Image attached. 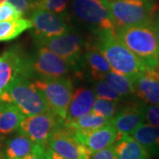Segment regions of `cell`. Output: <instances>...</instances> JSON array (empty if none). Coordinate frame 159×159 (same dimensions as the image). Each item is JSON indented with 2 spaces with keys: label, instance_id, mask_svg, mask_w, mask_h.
Segmentation results:
<instances>
[{
  "label": "cell",
  "instance_id": "52a82bcc",
  "mask_svg": "<svg viewBox=\"0 0 159 159\" xmlns=\"http://www.w3.org/2000/svg\"><path fill=\"white\" fill-rule=\"evenodd\" d=\"M32 78V59L18 46L11 47L0 57V95L18 77Z\"/></svg>",
  "mask_w": 159,
  "mask_h": 159
},
{
  "label": "cell",
  "instance_id": "603a6c76",
  "mask_svg": "<svg viewBox=\"0 0 159 159\" xmlns=\"http://www.w3.org/2000/svg\"><path fill=\"white\" fill-rule=\"evenodd\" d=\"M32 29L29 19H16L12 20L0 21V42H7L17 38L26 30Z\"/></svg>",
  "mask_w": 159,
  "mask_h": 159
},
{
  "label": "cell",
  "instance_id": "4fadbf2b",
  "mask_svg": "<svg viewBox=\"0 0 159 159\" xmlns=\"http://www.w3.org/2000/svg\"><path fill=\"white\" fill-rule=\"evenodd\" d=\"M144 104L138 101H129L119 110L111 119L119 135H131L138 126L143 124Z\"/></svg>",
  "mask_w": 159,
  "mask_h": 159
},
{
  "label": "cell",
  "instance_id": "ffe728a7",
  "mask_svg": "<svg viewBox=\"0 0 159 159\" xmlns=\"http://www.w3.org/2000/svg\"><path fill=\"white\" fill-rule=\"evenodd\" d=\"M142 144L149 154L159 155V127L149 124H142L131 134Z\"/></svg>",
  "mask_w": 159,
  "mask_h": 159
},
{
  "label": "cell",
  "instance_id": "f1b7e54d",
  "mask_svg": "<svg viewBox=\"0 0 159 159\" xmlns=\"http://www.w3.org/2000/svg\"><path fill=\"white\" fill-rule=\"evenodd\" d=\"M144 120L149 125L159 127V105L144 104Z\"/></svg>",
  "mask_w": 159,
  "mask_h": 159
},
{
  "label": "cell",
  "instance_id": "cb8c5ba5",
  "mask_svg": "<svg viewBox=\"0 0 159 159\" xmlns=\"http://www.w3.org/2000/svg\"><path fill=\"white\" fill-rule=\"evenodd\" d=\"M103 80H105L122 98L134 94L133 80L124 74L116 73L114 71H110L104 75Z\"/></svg>",
  "mask_w": 159,
  "mask_h": 159
},
{
  "label": "cell",
  "instance_id": "30bf717a",
  "mask_svg": "<svg viewBox=\"0 0 159 159\" xmlns=\"http://www.w3.org/2000/svg\"><path fill=\"white\" fill-rule=\"evenodd\" d=\"M63 119L52 132L48 141V147L65 159H89L91 152L89 148L75 140L72 132L63 124Z\"/></svg>",
  "mask_w": 159,
  "mask_h": 159
},
{
  "label": "cell",
  "instance_id": "e0dca14e",
  "mask_svg": "<svg viewBox=\"0 0 159 159\" xmlns=\"http://www.w3.org/2000/svg\"><path fill=\"white\" fill-rule=\"evenodd\" d=\"M113 149L117 159H151L148 150L131 135H119Z\"/></svg>",
  "mask_w": 159,
  "mask_h": 159
},
{
  "label": "cell",
  "instance_id": "d6986e66",
  "mask_svg": "<svg viewBox=\"0 0 159 159\" xmlns=\"http://www.w3.org/2000/svg\"><path fill=\"white\" fill-rule=\"evenodd\" d=\"M25 116L11 102H0V134L9 135L16 132Z\"/></svg>",
  "mask_w": 159,
  "mask_h": 159
},
{
  "label": "cell",
  "instance_id": "d590c367",
  "mask_svg": "<svg viewBox=\"0 0 159 159\" xmlns=\"http://www.w3.org/2000/svg\"><path fill=\"white\" fill-rule=\"evenodd\" d=\"M158 60H159V55H158Z\"/></svg>",
  "mask_w": 159,
  "mask_h": 159
},
{
  "label": "cell",
  "instance_id": "e575fe53",
  "mask_svg": "<svg viewBox=\"0 0 159 159\" xmlns=\"http://www.w3.org/2000/svg\"><path fill=\"white\" fill-rule=\"evenodd\" d=\"M3 140L4 137L0 135V159H2L3 155H4V145H3Z\"/></svg>",
  "mask_w": 159,
  "mask_h": 159
},
{
  "label": "cell",
  "instance_id": "7c38bea8",
  "mask_svg": "<svg viewBox=\"0 0 159 159\" xmlns=\"http://www.w3.org/2000/svg\"><path fill=\"white\" fill-rule=\"evenodd\" d=\"M30 20L32 28H34V40L60 35L72 29L64 16L43 9H35L32 11Z\"/></svg>",
  "mask_w": 159,
  "mask_h": 159
},
{
  "label": "cell",
  "instance_id": "4316f807",
  "mask_svg": "<svg viewBox=\"0 0 159 159\" xmlns=\"http://www.w3.org/2000/svg\"><path fill=\"white\" fill-rule=\"evenodd\" d=\"M69 0H38L36 9H43L55 13H62L66 11Z\"/></svg>",
  "mask_w": 159,
  "mask_h": 159
},
{
  "label": "cell",
  "instance_id": "d4e9b609",
  "mask_svg": "<svg viewBox=\"0 0 159 159\" xmlns=\"http://www.w3.org/2000/svg\"><path fill=\"white\" fill-rule=\"evenodd\" d=\"M119 109L120 108H119V101H113V100H108V99L97 97L94 102L91 111L101 115L105 119H111L119 111Z\"/></svg>",
  "mask_w": 159,
  "mask_h": 159
},
{
  "label": "cell",
  "instance_id": "5bb4252c",
  "mask_svg": "<svg viewBox=\"0 0 159 159\" xmlns=\"http://www.w3.org/2000/svg\"><path fill=\"white\" fill-rule=\"evenodd\" d=\"M72 134L76 141L85 145L92 153L112 146L118 138V132L111 120L95 130L89 132L72 130Z\"/></svg>",
  "mask_w": 159,
  "mask_h": 159
},
{
  "label": "cell",
  "instance_id": "4dcf8cb0",
  "mask_svg": "<svg viewBox=\"0 0 159 159\" xmlns=\"http://www.w3.org/2000/svg\"><path fill=\"white\" fill-rule=\"evenodd\" d=\"M89 159H117V157L114 152L113 146H110L108 148L93 152Z\"/></svg>",
  "mask_w": 159,
  "mask_h": 159
},
{
  "label": "cell",
  "instance_id": "277c9868",
  "mask_svg": "<svg viewBox=\"0 0 159 159\" xmlns=\"http://www.w3.org/2000/svg\"><path fill=\"white\" fill-rule=\"evenodd\" d=\"M117 28L150 25L158 11L154 0H102Z\"/></svg>",
  "mask_w": 159,
  "mask_h": 159
},
{
  "label": "cell",
  "instance_id": "83f0119b",
  "mask_svg": "<svg viewBox=\"0 0 159 159\" xmlns=\"http://www.w3.org/2000/svg\"><path fill=\"white\" fill-rule=\"evenodd\" d=\"M22 13L13 5L6 0H0V21L20 19Z\"/></svg>",
  "mask_w": 159,
  "mask_h": 159
},
{
  "label": "cell",
  "instance_id": "7402d4cb",
  "mask_svg": "<svg viewBox=\"0 0 159 159\" xmlns=\"http://www.w3.org/2000/svg\"><path fill=\"white\" fill-rule=\"evenodd\" d=\"M111 120V119H105L101 115L90 111L89 112L84 114L74 120H67L65 119L64 124L67 125L72 130L89 132L106 125Z\"/></svg>",
  "mask_w": 159,
  "mask_h": 159
},
{
  "label": "cell",
  "instance_id": "9a60e30c",
  "mask_svg": "<svg viewBox=\"0 0 159 159\" xmlns=\"http://www.w3.org/2000/svg\"><path fill=\"white\" fill-rule=\"evenodd\" d=\"M133 82L134 95L147 104L159 105V66L138 74Z\"/></svg>",
  "mask_w": 159,
  "mask_h": 159
},
{
  "label": "cell",
  "instance_id": "2e32d148",
  "mask_svg": "<svg viewBox=\"0 0 159 159\" xmlns=\"http://www.w3.org/2000/svg\"><path fill=\"white\" fill-rule=\"evenodd\" d=\"M96 100L95 91L84 87L78 88L73 93L66 119L74 120L89 112Z\"/></svg>",
  "mask_w": 159,
  "mask_h": 159
},
{
  "label": "cell",
  "instance_id": "8fae6325",
  "mask_svg": "<svg viewBox=\"0 0 159 159\" xmlns=\"http://www.w3.org/2000/svg\"><path fill=\"white\" fill-rule=\"evenodd\" d=\"M32 59L34 74L43 79H58L66 77L72 66L62 57L49 50L40 46Z\"/></svg>",
  "mask_w": 159,
  "mask_h": 159
},
{
  "label": "cell",
  "instance_id": "3957f363",
  "mask_svg": "<svg viewBox=\"0 0 159 159\" xmlns=\"http://www.w3.org/2000/svg\"><path fill=\"white\" fill-rule=\"evenodd\" d=\"M28 77H18L0 95V102H11L25 117L51 111L43 93Z\"/></svg>",
  "mask_w": 159,
  "mask_h": 159
},
{
  "label": "cell",
  "instance_id": "484cf974",
  "mask_svg": "<svg viewBox=\"0 0 159 159\" xmlns=\"http://www.w3.org/2000/svg\"><path fill=\"white\" fill-rule=\"evenodd\" d=\"M95 94H96V97H99V98L113 100V101H119V102H120V100L122 98L103 80H97V82L95 85Z\"/></svg>",
  "mask_w": 159,
  "mask_h": 159
},
{
  "label": "cell",
  "instance_id": "8d00e7d4",
  "mask_svg": "<svg viewBox=\"0 0 159 159\" xmlns=\"http://www.w3.org/2000/svg\"><path fill=\"white\" fill-rule=\"evenodd\" d=\"M0 135H1V134H0Z\"/></svg>",
  "mask_w": 159,
  "mask_h": 159
},
{
  "label": "cell",
  "instance_id": "ba28073f",
  "mask_svg": "<svg viewBox=\"0 0 159 159\" xmlns=\"http://www.w3.org/2000/svg\"><path fill=\"white\" fill-rule=\"evenodd\" d=\"M72 9L74 16L80 21L94 27V31L116 29L102 0H73Z\"/></svg>",
  "mask_w": 159,
  "mask_h": 159
},
{
  "label": "cell",
  "instance_id": "9c48e42d",
  "mask_svg": "<svg viewBox=\"0 0 159 159\" xmlns=\"http://www.w3.org/2000/svg\"><path fill=\"white\" fill-rule=\"evenodd\" d=\"M62 118L53 111H47L33 116L25 117L18 129L19 134H24L36 144L47 145L52 132L59 124Z\"/></svg>",
  "mask_w": 159,
  "mask_h": 159
},
{
  "label": "cell",
  "instance_id": "1f68e13d",
  "mask_svg": "<svg viewBox=\"0 0 159 159\" xmlns=\"http://www.w3.org/2000/svg\"><path fill=\"white\" fill-rule=\"evenodd\" d=\"M45 149L46 145L35 143L33 150L28 156L20 159H45Z\"/></svg>",
  "mask_w": 159,
  "mask_h": 159
},
{
  "label": "cell",
  "instance_id": "ac0fdd59",
  "mask_svg": "<svg viewBox=\"0 0 159 159\" xmlns=\"http://www.w3.org/2000/svg\"><path fill=\"white\" fill-rule=\"evenodd\" d=\"M84 61L89 70L92 78L96 80H103L104 75L111 71L108 60L96 46L86 43Z\"/></svg>",
  "mask_w": 159,
  "mask_h": 159
},
{
  "label": "cell",
  "instance_id": "836d02e7",
  "mask_svg": "<svg viewBox=\"0 0 159 159\" xmlns=\"http://www.w3.org/2000/svg\"><path fill=\"white\" fill-rule=\"evenodd\" d=\"M45 159H65L50 147H46Z\"/></svg>",
  "mask_w": 159,
  "mask_h": 159
},
{
  "label": "cell",
  "instance_id": "8992f818",
  "mask_svg": "<svg viewBox=\"0 0 159 159\" xmlns=\"http://www.w3.org/2000/svg\"><path fill=\"white\" fill-rule=\"evenodd\" d=\"M34 83L44 96L51 111L66 119L73 96V80L66 77L58 79L38 78L34 80Z\"/></svg>",
  "mask_w": 159,
  "mask_h": 159
},
{
  "label": "cell",
  "instance_id": "f546056e",
  "mask_svg": "<svg viewBox=\"0 0 159 159\" xmlns=\"http://www.w3.org/2000/svg\"><path fill=\"white\" fill-rule=\"evenodd\" d=\"M15 6L22 15H27L36 9V3L38 0H6Z\"/></svg>",
  "mask_w": 159,
  "mask_h": 159
},
{
  "label": "cell",
  "instance_id": "44dd1931",
  "mask_svg": "<svg viewBox=\"0 0 159 159\" xmlns=\"http://www.w3.org/2000/svg\"><path fill=\"white\" fill-rule=\"evenodd\" d=\"M35 143L29 137L19 134L8 139L5 144L2 159H20L28 156L34 148Z\"/></svg>",
  "mask_w": 159,
  "mask_h": 159
},
{
  "label": "cell",
  "instance_id": "d6a6232c",
  "mask_svg": "<svg viewBox=\"0 0 159 159\" xmlns=\"http://www.w3.org/2000/svg\"><path fill=\"white\" fill-rule=\"evenodd\" d=\"M151 27L153 29L156 38L157 40V43L159 44V13H157L154 17L153 20L151 22Z\"/></svg>",
  "mask_w": 159,
  "mask_h": 159
},
{
  "label": "cell",
  "instance_id": "5b68a950",
  "mask_svg": "<svg viewBox=\"0 0 159 159\" xmlns=\"http://www.w3.org/2000/svg\"><path fill=\"white\" fill-rule=\"evenodd\" d=\"M36 44L46 47L65 59L73 69H80L84 56L86 43L77 32H67L45 39H35Z\"/></svg>",
  "mask_w": 159,
  "mask_h": 159
},
{
  "label": "cell",
  "instance_id": "7a4b0ae2",
  "mask_svg": "<svg viewBox=\"0 0 159 159\" xmlns=\"http://www.w3.org/2000/svg\"><path fill=\"white\" fill-rule=\"evenodd\" d=\"M115 33L124 45L140 58L148 69L159 66V44L150 25L121 27Z\"/></svg>",
  "mask_w": 159,
  "mask_h": 159
},
{
  "label": "cell",
  "instance_id": "6da1fadb",
  "mask_svg": "<svg viewBox=\"0 0 159 159\" xmlns=\"http://www.w3.org/2000/svg\"><path fill=\"white\" fill-rule=\"evenodd\" d=\"M89 43L96 46L108 60L112 71L124 74L132 80L147 70L144 63L119 39L115 30H97Z\"/></svg>",
  "mask_w": 159,
  "mask_h": 159
}]
</instances>
